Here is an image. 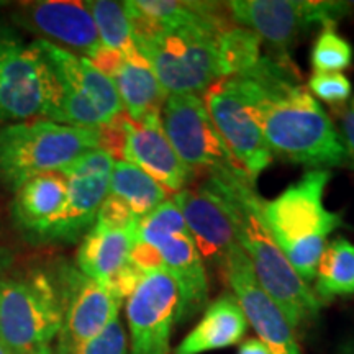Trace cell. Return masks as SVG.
<instances>
[{
    "label": "cell",
    "instance_id": "1",
    "mask_svg": "<svg viewBox=\"0 0 354 354\" xmlns=\"http://www.w3.org/2000/svg\"><path fill=\"white\" fill-rule=\"evenodd\" d=\"M266 145L284 161L312 169L354 167V158L292 63L263 57L232 76Z\"/></svg>",
    "mask_w": 354,
    "mask_h": 354
},
{
    "label": "cell",
    "instance_id": "2",
    "mask_svg": "<svg viewBox=\"0 0 354 354\" xmlns=\"http://www.w3.org/2000/svg\"><path fill=\"white\" fill-rule=\"evenodd\" d=\"M136 50L148 61L167 95H203L223 79L221 33L233 25L228 2H198L192 15L177 24L156 26L123 2Z\"/></svg>",
    "mask_w": 354,
    "mask_h": 354
},
{
    "label": "cell",
    "instance_id": "3",
    "mask_svg": "<svg viewBox=\"0 0 354 354\" xmlns=\"http://www.w3.org/2000/svg\"><path fill=\"white\" fill-rule=\"evenodd\" d=\"M201 184L223 203L259 286L292 330L315 322L322 302L272 240L263 218L264 201L256 192L254 180L243 171H228L205 176Z\"/></svg>",
    "mask_w": 354,
    "mask_h": 354
},
{
    "label": "cell",
    "instance_id": "4",
    "mask_svg": "<svg viewBox=\"0 0 354 354\" xmlns=\"http://www.w3.org/2000/svg\"><path fill=\"white\" fill-rule=\"evenodd\" d=\"M330 179V169H310L263 205V218L272 240L307 284L315 279L328 236L344 225L342 215L323 203Z\"/></svg>",
    "mask_w": 354,
    "mask_h": 354
},
{
    "label": "cell",
    "instance_id": "5",
    "mask_svg": "<svg viewBox=\"0 0 354 354\" xmlns=\"http://www.w3.org/2000/svg\"><path fill=\"white\" fill-rule=\"evenodd\" d=\"M100 146V130L51 120L0 128V180L17 192L33 177L57 172Z\"/></svg>",
    "mask_w": 354,
    "mask_h": 354
},
{
    "label": "cell",
    "instance_id": "6",
    "mask_svg": "<svg viewBox=\"0 0 354 354\" xmlns=\"http://www.w3.org/2000/svg\"><path fill=\"white\" fill-rule=\"evenodd\" d=\"M59 84L33 43L0 20V125L39 117L55 122Z\"/></svg>",
    "mask_w": 354,
    "mask_h": 354
},
{
    "label": "cell",
    "instance_id": "7",
    "mask_svg": "<svg viewBox=\"0 0 354 354\" xmlns=\"http://www.w3.org/2000/svg\"><path fill=\"white\" fill-rule=\"evenodd\" d=\"M63 325V300L55 277H0V339L13 354L48 346Z\"/></svg>",
    "mask_w": 354,
    "mask_h": 354
},
{
    "label": "cell",
    "instance_id": "8",
    "mask_svg": "<svg viewBox=\"0 0 354 354\" xmlns=\"http://www.w3.org/2000/svg\"><path fill=\"white\" fill-rule=\"evenodd\" d=\"M33 44L50 64L59 84V104L55 122L99 130L123 112L113 82L87 57L74 55L44 39H37Z\"/></svg>",
    "mask_w": 354,
    "mask_h": 354
},
{
    "label": "cell",
    "instance_id": "9",
    "mask_svg": "<svg viewBox=\"0 0 354 354\" xmlns=\"http://www.w3.org/2000/svg\"><path fill=\"white\" fill-rule=\"evenodd\" d=\"M232 20L254 32L274 53V59L292 63L290 50L315 26L336 28L353 10L351 2L304 0H234L228 2Z\"/></svg>",
    "mask_w": 354,
    "mask_h": 354
},
{
    "label": "cell",
    "instance_id": "10",
    "mask_svg": "<svg viewBox=\"0 0 354 354\" xmlns=\"http://www.w3.org/2000/svg\"><path fill=\"white\" fill-rule=\"evenodd\" d=\"M161 125L177 156L196 176L243 171L221 140L202 95H167Z\"/></svg>",
    "mask_w": 354,
    "mask_h": 354
},
{
    "label": "cell",
    "instance_id": "11",
    "mask_svg": "<svg viewBox=\"0 0 354 354\" xmlns=\"http://www.w3.org/2000/svg\"><path fill=\"white\" fill-rule=\"evenodd\" d=\"M115 159L104 149H92L61 172L68 180V201L57 220L39 243L73 245L94 227L102 203L109 196Z\"/></svg>",
    "mask_w": 354,
    "mask_h": 354
},
{
    "label": "cell",
    "instance_id": "12",
    "mask_svg": "<svg viewBox=\"0 0 354 354\" xmlns=\"http://www.w3.org/2000/svg\"><path fill=\"white\" fill-rule=\"evenodd\" d=\"M63 300V325L56 353H68L100 333L120 312L122 300L74 266H64L56 277Z\"/></svg>",
    "mask_w": 354,
    "mask_h": 354
},
{
    "label": "cell",
    "instance_id": "13",
    "mask_svg": "<svg viewBox=\"0 0 354 354\" xmlns=\"http://www.w3.org/2000/svg\"><path fill=\"white\" fill-rule=\"evenodd\" d=\"M202 99L230 154L256 183L261 172L272 162V153L233 79H220Z\"/></svg>",
    "mask_w": 354,
    "mask_h": 354
},
{
    "label": "cell",
    "instance_id": "14",
    "mask_svg": "<svg viewBox=\"0 0 354 354\" xmlns=\"http://www.w3.org/2000/svg\"><path fill=\"white\" fill-rule=\"evenodd\" d=\"M177 287L165 271L149 272L127 300L130 354H171Z\"/></svg>",
    "mask_w": 354,
    "mask_h": 354
},
{
    "label": "cell",
    "instance_id": "15",
    "mask_svg": "<svg viewBox=\"0 0 354 354\" xmlns=\"http://www.w3.org/2000/svg\"><path fill=\"white\" fill-rule=\"evenodd\" d=\"M135 228L112 227L95 221L84 234L77 251V269L99 282L120 300L128 299L145 274L130 263Z\"/></svg>",
    "mask_w": 354,
    "mask_h": 354
},
{
    "label": "cell",
    "instance_id": "16",
    "mask_svg": "<svg viewBox=\"0 0 354 354\" xmlns=\"http://www.w3.org/2000/svg\"><path fill=\"white\" fill-rule=\"evenodd\" d=\"M13 21L41 39L92 59L102 48L94 19L86 2L41 0L24 2L15 8Z\"/></svg>",
    "mask_w": 354,
    "mask_h": 354
},
{
    "label": "cell",
    "instance_id": "17",
    "mask_svg": "<svg viewBox=\"0 0 354 354\" xmlns=\"http://www.w3.org/2000/svg\"><path fill=\"white\" fill-rule=\"evenodd\" d=\"M221 274L232 287L246 322L253 326L259 336L258 339L268 348L269 354H302L294 330L277 305L259 286L253 266L241 248L230 256Z\"/></svg>",
    "mask_w": 354,
    "mask_h": 354
},
{
    "label": "cell",
    "instance_id": "18",
    "mask_svg": "<svg viewBox=\"0 0 354 354\" xmlns=\"http://www.w3.org/2000/svg\"><path fill=\"white\" fill-rule=\"evenodd\" d=\"M123 138L122 159L131 162L153 177L167 194H177L196 180V174L184 166L167 140L161 125V115H149L145 120L133 122L122 113Z\"/></svg>",
    "mask_w": 354,
    "mask_h": 354
},
{
    "label": "cell",
    "instance_id": "19",
    "mask_svg": "<svg viewBox=\"0 0 354 354\" xmlns=\"http://www.w3.org/2000/svg\"><path fill=\"white\" fill-rule=\"evenodd\" d=\"M174 202L202 261L223 272L230 256L241 248L223 203L202 184L174 194Z\"/></svg>",
    "mask_w": 354,
    "mask_h": 354
},
{
    "label": "cell",
    "instance_id": "20",
    "mask_svg": "<svg viewBox=\"0 0 354 354\" xmlns=\"http://www.w3.org/2000/svg\"><path fill=\"white\" fill-rule=\"evenodd\" d=\"M88 61L113 82L120 97L123 113L128 118L141 122L149 115H161L167 94L151 66L140 53L125 56L118 51L100 48Z\"/></svg>",
    "mask_w": 354,
    "mask_h": 354
},
{
    "label": "cell",
    "instance_id": "21",
    "mask_svg": "<svg viewBox=\"0 0 354 354\" xmlns=\"http://www.w3.org/2000/svg\"><path fill=\"white\" fill-rule=\"evenodd\" d=\"M161 256L162 271L177 287L176 323H187L209 305V279L205 266L189 232L167 236L154 246Z\"/></svg>",
    "mask_w": 354,
    "mask_h": 354
},
{
    "label": "cell",
    "instance_id": "22",
    "mask_svg": "<svg viewBox=\"0 0 354 354\" xmlns=\"http://www.w3.org/2000/svg\"><path fill=\"white\" fill-rule=\"evenodd\" d=\"M68 201V180L61 172H46L26 180L15 192L12 216L28 240L39 243Z\"/></svg>",
    "mask_w": 354,
    "mask_h": 354
},
{
    "label": "cell",
    "instance_id": "23",
    "mask_svg": "<svg viewBox=\"0 0 354 354\" xmlns=\"http://www.w3.org/2000/svg\"><path fill=\"white\" fill-rule=\"evenodd\" d=\"M248 322L233 292H225L207 305L201 322L176 348L174 354H205L238 344Z\"/></svg>",
    "mask_w": 354,
    "mask_h": 354
},
{
    "label": "cell",
    "instance_id": "24",
    "mask_svg": "<svg viewBox=\"0 0 354 354\" xmlns=\"http://www.w3.org/2000/svg\"><path fill=\"white\" fill-rule=\"evenodd\" d=\"M109 196L123 203L140 221L167 201V190L140 167L118 159L110 176Z\"/></svg>",
    "mask_w": 354,
    "mask_h": 354
},
{
    "label": "cell",
    "instance_id": "25",
    "mask_svg": "<svg viewBox=\"0 0 354 354\" xmlns=\"http://www.w3.org/2000/svg\"><path fill=\"white\" fill-rule=\"evenodd\" d=\"M317 299L331 300L354 294V245L344 238L326 243L315 272Z\"/></svg>",
    "mask_w": 354,
    "mask_h": 354
},
{
    "label": "cell",
    "instance_id": "26",
    "mask_svg": "<svg viewBox=\"0 0 354 354\" xmlns=\"http://www.w3.org/2000/svg\"><path fill=\"white\" fill-rule=\"evenodd\" d=\"M86 6L94 19L102 48L131 56L140 53L136 50L133 28L123 2L113 0H91Z\"/></svg>",
    "mask_w": 354,
    "mask_h": 354
},
{
    "label": "cell",
    "instance_id": "27",
    "mask_svg": "<svg viewBox=\"0 0 354 354\" xmlns=\"http://www.w3.org/2000/svg\"><path fill=\"white\" fill-rule=\"evenodd\" d=\"M261 38L236 24L230 25L220 38V57L223 79L248 71L261 59Z\"/></svg>",
    "mask_w": 354,
    "mask_h": 354
},
{
    "label": "cell",
    "instance_id": "28",
    "mask_svg": "<svg viewBox=\"0 0 354 354\" xmlns=\"http://www.w3.org/2000/svg\"><path fill=\"white\" fill-rule=\"evenodd\" d=\"M183 232H189L184 216L174 198H167L158 209L136 223L133 241L154 248L171 234Z\"/></svg>",
    "mask_w": 354,
    "mask_h": 354
},
{
    "label": "cell",
    "instance_id": "29",
    "mask_svg": "<svg viewBox=\"0 0 354 354\" xmlns=\"http://www.w3.org/2000/svg\"><path fill=\"white\" fill-rule=\"evenodd\" d=\"M351 43L336 32V28H322L312 48L313 73H342L353 63Z\"/></svg>",
    "mask_w": 354,
    "mask_h": 354
},
{
    "label": "cell",
    "instance_id": "30",
    "mask_svg": "<svg viewBox=\"0 0 354 354\" xmlns=\"http://www.w3.org/2000/svg\"><path fill=\"white\" fill-rule=\"evenodd\" d=\"M61 354H128V339L120 318H115L88 342Z\"/></svg>",
    "mask_w": 354,
    "mask_h": 354
},
{
    "label": "cell",
    "instance_id": "31",
    "mask_svg": "<svg viewBox=\"0 0 354 354\" xmlns=\"http://www.w3.org/2000/svg\"><path fill=\"white\" fill-rule=\"evenodd\" d=\"M308 88L318 99L333 105L346 104L353 92L351 82L342 73H313L308 79Z\"/></svg>",
    "mask_w": 354,
    "mask_h": 354
},
{
    "label": "cell",
    "instance_id": "32",
    "mask_svg": "<svg viewBox=\"0 0 354 354\" xmlns=\"http://www.w3.org/2000/svg\"><path fill=\"white\" fill-rule=\"evenodd\" d=\"M339 135L346 145L348 151L354 158V95L348 102L342 113V122H339Z\"/></svg>",
    "mask_w": 354,
    "mask_h": 354
},
{
    "label": "cell",
    "instance_id": "33",
    "mask_svg": "<svg viewBox=\"0 0 354 354\" xmlns=\"http://www.w3.org/2000/svg\"><path fill=\"white\" fill-rule=\"evenodd\" d=\"M238 354H269V351L258 338H251L241 344Z\"/></svg>",
    "mask_w": 354,
    "mask_h": 354
},
{
    "label": "cell",
    "instance_id": "34",
    "mask_svg": "<svg viewBox=\"0 0 354 354\" xmlns=\"http://www.w3.org/2000/svg\"><path fill=\"white\" fill-rule=\"evenodd\" d=\"M12 261V254L10 251L3 250V248H0V274L6 271V268L8 264H10Z\"/></svg>",
    "mask_w": 354,
    "mask_h": 354
},
{
    "label": "cell",
    "instance_id": "35",
    "mask_svg": "<svg viewBox=\"0 0 354 354\" xmlns=\"http://www.w3.org/2000/svg\"><path fill=\"white\" fill-rule=\"evenodd\" d=\"M0 354H13L10 349L7 348V344L2 342V339H0Z\"/></svg>",
    "mask_w": 354,
    "mask_h": 354
},
{
    "label": "cell",
    "instance_id": "36",
    "mask_svg": "<svg viewBox=\"0 0 354 354\" xmlns=\"http://www.w3.org/2000/svg\"><path fill=\"white\" fill-rule=\"evenodd\" d=\"M32 354H53V353H51V349H50V346H43V348H39V349H37V351H35V353H32Z\"/></svg>",
    "mask_w": 354,
    "mask_h": 354
},
{
    "label": "cell",
    "instance_id": "37",
    "mask_svg": "<svg viewBox=\"0 0 354 354\" xmlns=\"http://www.w3.org/2000/svg\"><path fill=\"white\" fill-rule=\"evenodd\" d=\"M343 354H354V346H349L343 351Z\"/></svg>",
    "mask_w": 354,
    "mask_h": 354
},
{
    "label": "cell",
    "instance_id": "38",
    "mask_svg": "<svg viewBox=\"0 0 354 354\" xmlns=\"http://www.w3.org/2000/svg\"><path fill=\"white\" fill-rule=\"evenodd\" d=\"M2 3H3V2H0V6H2Z\"/></svg>",
    "mask_w": 354,
    "mask_h": 354
}]
</instances>
